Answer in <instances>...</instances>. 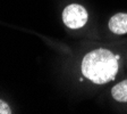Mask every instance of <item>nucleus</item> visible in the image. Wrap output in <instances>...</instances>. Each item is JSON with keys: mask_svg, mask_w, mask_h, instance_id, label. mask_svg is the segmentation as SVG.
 Listing matches in <instances>:
<instances>
[{"mask_svg": "<svg viewBox=\"0 0 127 114\" xmlns=\"http://www.w3.org/2000/svg\"><path fill=\"white\" fill-rule=\"evenodd\" d=\"M63 21L69 29H79L87 22V11L83 6L71 3L64 9Z\"/></svg>", "mask_w": 127, "mask_h": 114, "instance_id": "nucleus-2", "label": "nucleus"}, {"mask_svg": "<svg viewBox=\"0 0 127 114\" xmlns=\"http://www.w3.org/2000/svg\"><path fill=\"white\" fill-rule=\"evenodd\" d=\"M118 72V57L108 49H95L85 55L82 73L92 82L102 85L114 80Z\"/></svg>", "mask_w": 127, "mask_h": 114, "instance_id": "nucleus-1", "label": "nucleus"}, {"mask_svg": "<svg viewBox=\"0 0 127 114\" xmlns=\"http://www.w3.org/2000/svg\"><path fill=\"white\" fill-rule=\"evenodd\" d=\"M10 113H11V110L9 107V105L0 99V114H10Z\"/></svg>", "mask_w": 127, "mask_h": 114, "instance_id": "nucleus-5", "label": "nucleus"}, {"mask_svg": "<svg viewBox=\"0 0 127 114\" xmlns=\"http://www.w3.org/2000/svg\"><path fill=\"white\" fill-rule=\"evenodd\" d=\"M112 97L117 102H122V103H127V80H124L122 82L117 83L112 90Z\"/></svg>", "mask_w": 127, "mask_h": 114, "instance_id": "nucleus-4", "label": "nucleus"}, {"mask_svg": "<svg viewBox=\"0 0 127 114\" xmlns=\"http://www.w3.org/2000/svg\"><path fill=\"white\" fill-rule=\"evenodd\" d=\"M109 30L116 34H125L127 32V14L118 13L109 21Z\"/></svg>", "mask_w": 127, "mask_h": 114, "instance_id": "nucleus-3", "label": "nucleus"}]
</instances>
